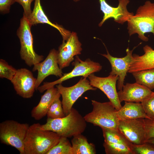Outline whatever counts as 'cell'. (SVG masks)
Masks as SVG:
<instances>
[{"label": "cell", "instance_id": "obj_1", "mask_svg": "<svg viewBox=\"0 0 154 154\" xmlns=\"http://www.w3.org/2000/svg\"><path fill=\"white\" fill-rule=\"evenodd\" d=\"M40 124L30 125L24 143V154H47L60 136L53 131L41 129Z\"/></svg>", "mask_w": 154, "mask_h": 154}, {"label": "cell", "instance_id": "obj_2", "mask_svg": "<svg viewBox=\"0 0 154 154\" xmlns=\"http://www.w3.org/2000/svg\"><path fill=\"white\" fill-rule=\"evenodd\" d=\"M86 122L84 117L72 108L69 113L63 117L47 118L46 122L40 124V127L55 132L60 137L69 138L83 133L86 127Z\"/></svg>", "mask_w": 154, "mask_h": 154}, {"label": "cell", "instance_id": "obj_3", "mask_svg": "<svg viewBox=\"0 0 154 154\" xmlns=\"http://www.w3.org/2000/svg\"><path fill=\"white\" fill-rule=\"evenodd\" d=\"M127 22L129 36L137 34L141 40L148 41L149 38L145 36V33H151L154 35V3L146 1Z\"/></svg>", "mask_w": 154, "mask_h": 154}, {"label": "cell", "instance_id": "obj_4", "mask_svg": "<svg viewBox=\"0 0 154 154\" xmlns=\"http://www.w3.org/2000/svg\"><path fill=\"white\" fill-rule=\"evenodd\" d=\"M92 111L86 115L84 118L86 122L101 128L118 130L119 120L117 110L110 102L101 103L92 100Z\"/></svg>", "mask_w": 154, "mask_h": 154}, {"label": "cell", "instance_id": "obj_5", "mask_svg": "<svg viewBox=\"0 0 154 154\" xmlns=\"http://www.w3.org/2000/svg\"><path fill=\"white\" fill-rule=\"evenodd\" d=\"M29 126L12 120L2 122L0 123L1 143L14 147L20 154H24V143Z\"/></svg>", "mask_w": 154, "mask_h": 154}, {"label": "cell", "instance_id": "obj_6", "mask_svg": "<svg viewBox=\"0 0 154 154\" xmlns=\"http://www.w3.org/2000/svg\"><path fill=\"white\" fill-rule=\"evenodd\" d=\"M31 26L24 15L20 20L19 27L17 31L21 46L20 54L21 58L29 66H31L42 61L44 56L35 51Z\"/></svg>", "mask_w": 154, "mask_h": 154}, {"label": "cell", "instance_id": "obj_7", "mask_svg": "<svg viewBox=\"0 0 154 154\" xmlns=\"http://www.w3.org/2000/svg\"><path fill=\"white\" fill-rule=\"evenodd\" d=\"M72 65L74 67L70 72L63 74L62 77L55 81L44 82L37 90L42 93L48 88L56 84H61L64 81L73 77L81 76L87 78L91 74L99 72L102 69V66L99 63L94 62L89 58L83 61L77 55L76 56L74 61L72 63Z\"/></svg>", "mask_w": 154, "mask_h": 154}, {"label": "cell", "instance_id": "obj_8", "mask_svg": "<svg viewBox=\"0 0 154 154\" xmlns=\"http://www.w3.org/2000/svg\"><path fill=\"white\" fill-rule=\"evenodd\" d=\"M56 87L62 97L61 103L65 116L69 113L74 104L84 92L97 89L91 86L89 80L85 77L81 78L77 83L71 87H65L60 84Z\"/></svg>", "mask_w": 154, "mask_h": 154}, {"label": "cell", "instance_id": "obj_9", "mask_svg": "<svg viewBox=\"0 0 154 154\" xmlns=\"http://www.w3.org/2000/svg\"><path fill=\"white\" fill-rule=\"evenodd\" d=\"M144 119H120L118 129L132 144L144 143L146 141Z\"/></svg>", "mask_w": 154, "mask_h": 154}, {"label": "cell", "instance_id": "obj_10", "mask_svg": "<svg viewBox=\"0 0 154 154\" xmlns=\"http://www.w3.org/2000/svg\"><path fill=\"white\" fill-rule=\"evenodd\" d=\"M88 78L91 85L103 92L117 111L121 109L122 106L116 87V82L119 78L118 76L110 74L108 77H101L92 73Z\"/></svg>", "mask_w": 154, "mask_h": 154}, {"label": "cell", "instance_id": "obj_11", "mask_svg": "<svg viewBox=\"0 0 154 154\" xmlns=\"http://www.w3.org/2000/svg\"><path fill=\"white\" fill-rule=\"evenodd\" d=\"M58 51L54 49L51 50L44 60L35 64L33 71H37L36 89L37 90L44 79L50 75H54L61 78L63 73L58 62Z\"/></svg>", "mask_w": 154, "mask_h": 154}, {"label": "cell", "instance_id": "obj_12", "mask_svg": "<svg viewBox=\"0 0 154 154\" xmlns=\"http://www.w3.org/2000/svg\"><path fill=\"white\" fill-rule=\"evenodd\" d=\"M81 46L77 33L74 32L71 33L66 41L63 40L58 50V62L60 68L62 69L69 66L74 60V56L81 54Z\"/></svg>", "mask_w": 154, "mask_h": 154}, {"label": "cell", "instance_id": "obj_13", "mask_svg": "<svg viewBox=\"0 0 154 154\" xmlns=\"http://www.w3.org/2000/svg\"><path fill=\"white\" fill-rule=\"evenodd\" d=\"M36 81L31 72L22 68L17 70L11 81L17 94L23 98H29L36 90Z\"/></svg>", "mask_w": 154, "mask_h": 154}, {"label": "cell", "instance_id": "obj_14", "mask_svg": "<svg viewBox=\"0 0 154 154\" xmlns=\"http://www.w3.org/2000/svg\"><path fill=\"white\" fill-rule=\"evenodd\" d=\"M99 1L100 10L104 13L103 18L98 25L100 27L110 18H113L115 22L123 24L134 15L133 12H129L127 9V5L130 2L129 0H118L119 3L117 7L110 5L106 0H99Z\"/></svg>", "mask_w": 154, "mask_h": 154}, {"label": "cell", "instance_id": "obj_15", "mask_svg": "<svg viewBox=\"0 0 154 154\" xmlns=\"http://www.w3.org/2000/svg\"><path fill=\"white\" fill-rule=\"evenodd\" d=\"M136 47L130 50L127 48L126 50V55L124 57L118 58L111 55L106 48L107 54H101L106 58L111 66V71L110 74L116 75L119 78L117 81V87L119 90H122L124 80L127 73L128 72L132 58V52Z\"/></svg>", "mask_w": 154, "mask_h": 154}, {"label": "cell", "instance_id": "obj_16", "mask_svg": "<svg viewBox=\"0 0 154 154\" xmlns=\"http://www.w3.org/2000/svg\"><path fill=\"white\" fill-rule=\"evenodd\" d=\"M153 92L147 87L136 82L127 83L122 90L117 92L121 103L126 102H140L150 96Z\"/></svg>", "mask_w": 154, "mask_h": 154}, {"label": "cell", "instance_id": "obj_17", "mask_svg": "<svg viewBox=\"0 0 154 154\" xmlns=\"http://www.w3.org/2000/svg\"><path fill=\"white\" fill-rule=\"evenodd\" d=\"M26 17L31 26L39 23H44L55 28L60 32L63 41H66L71 33L70 31L65 29L62 26L53 23L49 21L43 11L40 0H35L33 9Z\"/></svg>", "mask_w": 154, "mask_h": 154}, {"label": "cell", "instance_id": "obj_18", "mask_svg": "<svg viewBox=\"0 0 154 154\" xmlns=\"http://www.w3.org/2000/svg\"><path fill=\"white\" fill-rule=\"evenodd\" d=\"M60 96L56 87L53 86L47 89L42 96L38 104L31 110V117L36 120H39L45 117L54 101Z\"/></svg>", "mask_w": 154, "mask_h": 154}, {"label": "cell", "instance_id": "obj_19", "mask_svg": "<svg viewBox=\"0 0 154 154\" xmlns=\"http://www.w3.org/2000/svg\"><path fill=\"white\" fill-rule=\"evenodd\" d=\"M143 50L144 54L142 56L132 55L128 72L132 73L154 68V50L148 45L143 47Z\"/></svg>", "mask_w": 154, "mask_h": 154}, {"label": "cell", "instance_id": "obj_20", "mask_svg": "<svg viewBox=\"0 0 154 154\" xmlns=\"http://www.w3.org/2000/svg\"><path fill=\"white\" fill-rule=\"evenodd\" d=\"M117 113L119 120L139 118L150 119L146 114L141 103L139 102H125L124 106L117 111Z\"/></svg>", "mask_w": 154, "mask_h": 154}, {"label": "cell", "instance_id": "obj_21", "mask_svg": "<svg viewBox=\"0 0 154 154\" xmlns=\"http://www.w3.org/2000/svg\"><path fill=\"white\" fill-rule=\"evenodd\" d=\"M72 154H95V147L89 143L86 138L80 134L73 137L71 140Z\"/></svg>", "mask_w": 154, "mask_h": 154}, {"label": "cell", "instance_id": "obj_22", "mask_svg": "<svg viewBox=\"0 0 154 154\" xmlns=\"http://www.w3.org/2000/svg\"><path fill=\"white\" fill-rule=\"evenodd\" d=\"M136 82L151 90L154 89V68L138 71L132 73Z\"/></svg>", "mask_w": 154, "mask_h": 154}, {"label": "cell", "instance_id": "obj_23", "mask_svg": "<svg viewBox=\"0 0 154 154\" xmlns=\"http://www.w3.org/2000/svg\"><path fill=\"white\" fill-rule=\"evenodd\" d=\"M105 142L110 143H123L130 147L132 144L118 129L111 130L101 128Z\"/></svg>", "mask_w": 154, "mask_h": 154}, {"label": "cell", "instance_id": "obj_24", "mask_svg": "<svg viewBox=\"0 0 154 154\" xmlns=\"http://www.w3.org/2000/svg\"><path fill=\"white\" fill-rule=\"evenodd\" d=\"M103 145L107 154H134L130 147L126 144L104 142Z\"/></svg>", "mask_w": 154, "mask_h": 154}, {"label": "cell", "instance_id": "obj_25", "mask_svg": "<svg viewBox=\"0 0 154 154\" xmlns=\"http://www.w3.org/2000/svg\"><path fill=\"white\" fill-rule=\"evenodd\" d=\"M47 154H72V144L68 138L61 137L58 143Z\"/></svg>", "mask_w": 154, "mask_h": 154}, {"label": "cell", "instance_id": "obj_26", "mask_svg": "<svg viewBox=\"0 0 154 154\" xmlns=\"http://www.w3.org/2000/svg\"><path fill=\"white\" fill-rule=\"evenodd\" d=\"M17 70L9 64L5 60H0V77L5 78L10 80L13 78Z\"/></svg>", "mask_w": 154, "mask_h": 154}, {"label": "cell", "instance_id": "obj_27", "mask_svg": "<svg viewBox=\"0 0 154 154\" xmlns=\"http://www.w3.org/2000/svg\"><path fill=\"white\" fill-rule=\"evenodd\" d=\"M130 148L134 154H154V146L146 142L141 145L132 144Z\"/></svg>", "mask_w": 154, "mask_h": 154}, {"label": "cell", "instance_id": "obj_28", "mask_svg": "<svg viewBox=\"0 0 154 154\" xmlns=\"http://www.w3.org/2000/svg\"><path fill=\"white\" fill-rule=\"evenodd\" d=\"M141 103L147 116L150 119L154 120V92Z\"/></svg>", "mask_w": 154, "mask_h": 154}, {"label": "cell", "instance_id": "obj_29", "mask_svg": "<svg viewBox=\"0 0 154 154\" xmlns=\"http://www.w3.org/2000/svg\"><path fill=\"white\" fill-rule=\"evenodd\" d=\"M144 121L147 141L154 138V120L148 118H144Z\"/></svg>", "mask_w": 154, "mask_h": 154}, {"label": "cell", "instance_id": "obj_30", "mask_svg": "<svg viewBox=\"0 0 154 154\" xmlns=\"http://www.w3.org/2000/svg\"><path fill=\"white\" fill-rule=\"evenodd\" d=\"M60 98L58 97L56 98L51 105L47 114V118H51L53 114L56 110L62 107Z\"/></svg>", "mask_w": 154, "mask_h": 154}, {"label": "cell", "instance_id": "obj_31", "mask_svg": "<svg viewBox=\"0 0 154 154\" xmlns=\"http://www.w3.org/2000/svg\"><path fill=\"white\" fill-rule=\"evenodd\" d=\"M35 0H15L23 7L24 10L23 15L28 17L31 13V5L32 2Z\"/></svg>", "mask_w": 154, "mask_h": 154}, {"label": "cell", "instance_id": "obj_32", "mask_svg": "<svg viewBox=\"0 0 154 154\" xmlns=\"http://www.w3.org/2000/svg\"><path fill=\"white\" fill-rule=\"evenodd\" d=\"M15 2V0H0V11L3 13H8L11 6Z\"/></svg>", "mask_w": 154, "mask_h": 154}, {"label": "cell", "instance_id": "obj_33", "mask_svg": "<svg viewBox=\"0 0 154 154\" xmlns=\"http://www.w3.org/2000/svg\"><path fill=\"white\" fill-rule=\"evenodd\" d=\"M145 142L149 143L154 146V138H153L147 140Z\"/></svg>", "mask_w": 154, "mask_h": 154}, {"label": "cell", "instance_id": "obj_34", "mask_svg": "<svg viewBox=\"0 0 154 154\" xmlns=\"http://www.w3.org/2000/svg\"><path fill=\"white\" fill-rule=\"evenodd\" d=\"M80 0H73V1H74V2H77V1H79Z\"/></svg>", "mask_w": 154, "mask_h": 154}]
</instances>
